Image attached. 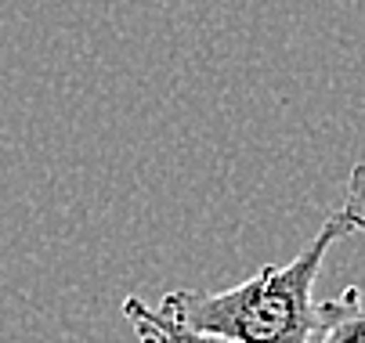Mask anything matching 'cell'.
I'll return each mask as SVG.
<instances>
[{
  "label": "cell",
  "mask_w": 365,
  "mask_h": 343,
  "mask_svg": "<svg viewBox=\"0 0 365 343\" xmlns=\"http://www.w3.org/2000/svg\"><path fill=\"white\" fill-rule=\"evenodd\" d=\"M311 343H365V292L358 285H347L340 297L319 304Z\"/></svg>",
  "instance_id": "obj_2"
},
{
  "label": "cell",
  "mask_w": 365,
  "mask_h": 343,
  "mask_svg": "<svg viewBox=\"0 0 365 343\" xmlns=\"http://www.w3.org/2000/svg\"><path fill=\"white\" fill-rule=\"evenodd\" d=\"M138 339H141V343H155V339H148V336H138Z\"/></svg>",
  "instance_id": "obj_5"
},
{
  "label": "cell",
  "mask_w": 365,
  "mask_h": 343,
  "mask_svg": "<svg viewBox=\"0 0 365 343\" xmlns=\"http://www.w3.org/2000/svg\"><path fill=\"white\" fill-rule=\"evenodd\" d=\"M336 213L347 221L351 235L365 231V163H358V167L351 170L347 188H344V203H340Z\"/></svg>",
  "instance_id": "obj_4"
},
{
  "label": "cell",
  "mask_w": 365,
  "mask_h": 343,
  "mask_svg": "<svg viewBox=\"0 0 365 343\" xmlns=\"http://www.w3.org/2000/svg\"><path fill=\"white\" fill-rule=\"evenodd\" d=\"M123 315H127V322L134 325L138 336H148L155 343H235V339H225V336H214V332L188 329V325L160 315V307H148L141 297H127Z\"/></svg>",
  "instance_id": "obj_3"
},
{
  "label": "cell",
  "mask_w": 365,
  "mask_h": 343,
  "mask_svg": "<svg viewBox=\"0 0 365 343\" xmlns=\"http://www.w3.org/2000/svg\"><path fill=\"white\" fill-rule=\"evenodd\" d=\"M344 235H351L347 221L329 213L319 235L289 264H268L246 282L217 292L174 289L160 300V315L235 343H311L319 325L315 282L326 253Z\"/></svg>",
  "instance_id": "obj_1"
}]
</instances>
